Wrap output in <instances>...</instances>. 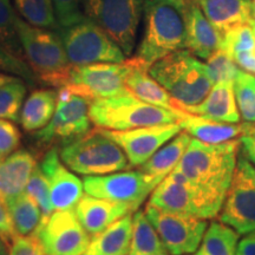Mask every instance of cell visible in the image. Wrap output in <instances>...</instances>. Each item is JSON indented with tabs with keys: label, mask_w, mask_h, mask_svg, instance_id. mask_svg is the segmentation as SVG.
<instances>
[{
	"label": "cell",
	"mask_w": 255,
	"mask_h": 255,
	"mask_svg": "<svg viewBox=\"0 0 255 255\" xmlns=\"http://www.w3.org/2000/svg\"><path fill=\"white\" fill-rule=\"evenodd\" d=\"M26 92V82L19 77L0 87V119L18 122Z\"/></svg>",
	"instance_id": "obj_33"
},
{
	"label": "cell",
	"mask_w": 255,
	"mask_h": 255,
	"mask_svg": "<svg viewBox=\"0 0 255 255\" xmlns=\"http://www.w3.org/2000/svg\"><path fill=\"white\" fill-rule=\"evenodd\" d=\"M237 255H255V231L245 234L239 241Z\"/></svg>",
	"instance_id": "obj_43"
},
{
	"label": "cell",
	"mask_w": 255,
	"mask_h": 255,
	"mask_svg": "<svg viewBox=\"0 0 255 255\" xmlns=\"http://www.w3.org/2000/svg\"><path fill=\"white\" fill-rule=\"evenodd\" d=\"M178 1H181V2H184V4H187L188 1H190V0H178Z\"/></svg>",
	"instance_id": "obj_48"
},
{
	"label": "cell",
	"mask_w": 255,
	"mask_h": 255,
	"mask_svg": "<svg viewBox=\"0 0 255 255\" xmlns=\"http://www.w3.org/2000/svg\"><path fill=\"white\" fill-rule=\"evenodd\" d=\"M252 5V14H253V19H255V0H251Z\"/></svg>",
	"instance_id": "obj_46"
},
{
	"label": "cell",
	"mask_w": 255,
	"mask_h": 255,
	"mask_svg": "<svg viewBox=\"0 0 255 255\" xmlns=\"http://www.w3.org/2000/svg\"><path fill=\"white\" fill-rule=\"evenodd\" d=\"M251 26H252V28H253L254 34H255V19H253V20L251 21Z\"/></svg>",
	"instance_id": "obj_47"
},
{
	"label": "cell",
	"mask_w": 255,
	"mask_h": 255,
	"mask_svg": "<svg viewBox=\"0 0 255 255\" xmlns=\"http://www.w3.org/2000/svg\"><path fill=\"white\" fill-rule=\"evenodd\" d=\"M40 169L50 184L52 206L56 210L75 209L84 196L83 180L63 163L57 146H51L41 159Z\"/></svg>",
	"instance_id": "obj_17"
},
{
	"label": "cell",
	"mask_w": 255,
	"mask_h": 255,
	"mask_svg": "<svg viewBox=\"0 0 255 255\" xmlns=\"http://www.w3.org/2000/svg\"><path fill=\"white\" fill-rule=\"evenodd\" d=\"M59 155L70 170L85 176H101L129 168L124 151L97 128L64 144Z\"/></svg>",
	"instance_id": "obj_6"
},
{
	"label": "cell",
	"mask_w": 255,
	"mask_h": 255,
	"mask_svg": "<svg viewBox=\"0 0 255 255\" xmlns=\"http://www.w3.org/2000/svg\"><path fill=\"white\" fill-rule=\"evenodd\" d=\"M73 210L90 237L103 232L117 220L135 212L132 207L127 203L114 202L88 194L82 197Z\"/></svg>",
	"instance_id": "obj_19"
},
{
	"label": "cell",
	"mask_w": 255,
	"mask_h": 255,
	"mask_svg": "<svg viewBox=\"0 0 255 255\" xmlns=\"http://www.w3.org/2000/svg\"><path fill=\"white\" fill-rule=\"evenodd\" d=\"M187 4L178 0H144V32L135 57L151 66L169 53L186 49Z\"/></svg>",
	"instance_id": "obj_2"
},
{
	"label": "cell",
	"mask_w": 255,
	"mask_h": 255,
	"mask_svg": "<svg viewBox=\"0 0 255 255\" xmlns=\"http://www.w3.org/2000/svg\"><path fill=\"white\" fill-rule=\"evenodd\" d=\"M206 64L208 65L214 83L227 81L234 82L238 72L240 71V68L234 62V59L221 47L212 53V56L207 59Z\"/></svg>",
	"instance_id": "obj_36"
},
{
	"label": "cell",
	"mask_w": 255,
	"mask_h": 255,
	"mask_svg": "<svg viewBox=\"0 0 255 255\" xmlns=\"http://www.w3.org/2000/svg\"><path fill=\"white\" fill-rule=\"evenodd\" d=\"M178 123L182 130L187 131L194 138L209 144H220V143L233 141L246 131V122H216L188 113H184L182 120Z\"/></svg>",
	"instance_id": "obj_24"
},
{
	"label": "cell",
	"mask_w": 255,
	"mask_h": 255,
	"mask_svg": "<svg viewBox=\"0 0 255 255\" xmlns=\"http://www.w3.org/2000/svg\"><path fill=\"white\" fill-rule=\"evenodd\" d=\"M149 73L176 101L178 110L201 103L215 84L208 65L186 49L158 59Z\"/></svg>",
	"instance_id": "obj_3"
},
{
	"label": "cell",
	"mask_w": 255,
	"mask_h": 255,
	"mask_svg": "<svg viewBox=\"0 0 255 255\" xmlns=\"http://www.w3.org/2000/svg\"><path fill=\"white\" fill-rule=\"evenodd\" d=\"M17 77V76L13 75H9V73H4V72H0V87L6 84V83L13 81V79Z\"/></svg>",
	"instance_id": "obj_44"
},
{
	"label": "cell",
	"mask_w": 255,
	"mask_h": 255,
	"mask_svg": "<svg viewBox=\"0 0 255 255\" xmlns=\"http://www.w3.org/2000/svg\"><path fill=\"white\" fill-rule=\"evenodd\" d=\"M15 9L11 0H0V45L18 58L25 60V55L17 31Z\"/></svg>",
	"instance_id": "obj_32"
},
{
	"label": "cell",
	"mask_w": 255,
	"mask_h": 255,
	"mask_svg": "<svg viewBox=\"0 0 255 255\" xmlns=\"http://www.w3.org/2000/svg\"><path fill=\"white\" fill-rule=\"evenodd\" d=\"M64 47L73 66L95 63H122L126 55L102 28L85 17L79 23L60 28Z\"/></svg>",
	"instance_id": "obj_9"
},
{
	"label": "cell",
	"mask_w": 255,
	"mask_h": 255,
	"mask_svg": "<svg viewBox=\"0 0 255 255\" xmlns=\"http://www.w3.org/2000/svg\"><path fill=\"white\" fill-rule=\"evenodd\" d=\"M5 203L17 235L26 237L37 231L41 222V210L26 191L11 197Z\"/></svg>",
	"instance_id": "obj_29"
},
{
	"label": "cell",
	"mask_w": 255,
	"mask_h": 255,
	"mask_svg": "<svg viewBox=\"0 0 255 255\" xmlns=\"http://www.w3.org/2000/svg\"><path fill=\"white\" fill-rule=\"evenodd\" d=\"M89 115L96 128L105 130H131L136 128L177 123L182 120L184 111L173 110L148 104L131 94L98 98L90 103Z\"/></svg>",
	"instance_id": "obj_5"
},
{
	"label": "cell",
	"mask_w": 255,
	"mask_h": 255,
	"mask_svg": "<svg viewBox=\"0 0 255 255\" xmlns=\"http://www.w3.org/2000/svg\"><path fill=\"white\" fill-rule=\"evenodd\" d=\"M240 141L209 144L191 138L174 170L184 175L222 208L237 167Z\"/></svg>",
	"instance_id": "obj_1"
},
{
	"label": "cell",
	"mask_w": 255,
	"mask_h": 255,
	"mask_svg": "<svg viewBox=\"0 0 255 255\" xmlns=\"http://www.w3.org/2000/svg\"><path fill=\"white\" fill-rule=\"evenodd\" d=\"M144 213L170 255L195 253L208 227L205 219L171 214L150 205L145 206Z\"/></svg>",
	"instance_id": "obj_14"
},
{
	"label": "cell",
	"mask_w": 255,
	"mask_h": 255,
	"mask_svg": "<svg viewBox=\"0 0 255 255\" xmlns=\"http://www.w3.org/2000/svg\"><path fill=\"white\" fill-rule=\"evenodd\" d=\"M233 88L240 116L245 122L255 123V75L240 69Z\"/></svg>",
	"instance_id": "obj_34"
},
{
	"label": "cell",
	"mask_w": 255,
	"mask_h": 255,
	"mask_svg": "<svg viewBox=\"0 0 255 255\" xmlns=\"http://www.w3.org/2000/svg\"><path fill=\"white\" fill-rule=\"evenodd\" d=\"M15 237H17V233L14 231V226L11 216H9L7 206L0 196V238L9 247V245H11V242L13 241Z\"/></svg>",
	"instance_id": "obj_41"
},
{
	"label": "cell",
	"mask_w": 255,
	"mask_h": 255,
	"mask_svg": "<svg viewBox=\"0 0 255 255\" xmlns=\"http://www.w3.org/2000/svg\"><path fill=\"white\" fill-rule=\"evenodd\" d=\"M17 31L25 60L37 81L51 88L65 87L72 65L60 34L53 30L32 26L20 18L17 19Z\"/></svg>",
	"instance_id": "obj_4"
},
{
	"label": "cell",
	"mask_w": 255,
	"mask_h": 255,
	"mask_svg": "<svg viewBox=\"0 0 255 255\" xmlns=\"http://www.w3.org/2000/svg\"><path fill=\"white\" fill-rule=\"evenodd\" d=\"M0 255H8V246L1 238H0Z\"/></svg>",
	"instance_id": "obj_45"
},
{
	"label": "cell",
	"mask_w": 255,
	"mask_h": 255,
	"mask_svg": "<svg viewBox=\"0 0 255 255\" xmlns=\"http://www.w3.org/2000/svg\"><path fill=\"white\" fill-rule=\"evenodd\" d=\"M180 110L216 122L239 123L241 119L231 81L215 83L201 103L190 107H180Z\"/></svg>",
	"instance_id": "obj_20"
},
{
	"label": "cell",
	"mask_w": 255,
	"mask_h": 255,
	"mask_svg": "<svg viewBox=\"0 0 255 255\" xmlns=\"http://www.w3.org/2000/svg\"><path fill=\"white\" fill-rule=\"evenodd\" d=\"M97 129L122 149L128 158L129 168L141 167L162 145L182 131L178 122L136 128L122 131L105 130L101 128Z\"/></svg>",
	"instance_id": "obj_16"
},
{
	"label": "cell",
	"mask_w": 255,
	"mask_h": 255,
	"mask_svg": "<svg viewBox=\"0 0 255 255\" xmlns=\"http://www.w3.org/2000/svg\"><path fill=\"white\" fill-rule=\"evenodd\" d=\"M8 255H46L37 238L32 235H17L9 245Z\"/></svg>",
	"instance_id": "obj_40"
},
{
	"label": "cell",
	"mask_w": 255,
	"mask_h": 255,
	"mask_svg": "<svg viewBox=\"0 0 255 255\" xmlns=\"http://www.w3.org/2000/svg\"><path fill=\"white\" fill-rule=\"evenodd\" d=\"M15 9L26 23L46 30H59L52 0H13Z\"/></svg>",
	"instance_id": "obj_31"
},
{
	"label": "cell",
	"mask_w": 255,
	"mask_h": 255,
	"mask_svg": "<svg viewBox=\"0 0 255 255\" xmlns=\"http://www.w3.org/2000/svg\"><path fill=\"white\" fill-rule=\"evenodd\" d=\"M91 102L66 85L60 88L56 113L46 127L33 133L36 142L41 146L64 145L88 133L92 124L89 115Z\"/></svg>",
	"instance_id": "obj_10"
},
{
	"label": "cell",
	"mask_w": 255,
	"mask_h": 255,
	"mask_svg": "<svg viewBox=\"0 0 255 255\" xmlns=\"http://www.w3.org/2000/svg\"><path fill=\"white\" fill-rule=\"evenodd\" d=\"M37 167L33 154L26 149H19L0 162V196L7 201L23 193L32 171Z\"/></svg>",
	"instance_id": "obj_22"
},
{
	"label": "cell",
	"mask_w": 255,
	"mask_h": 255,
	"mask_svg": "<svg viewBox=\"0 0 255 255\" xmlns=\"http://www.w3.org/2000/svg\"><path fill=\"white\" fill-rule=\"evenodd\" d=\"M132 237V213L91 237L83 255H127Z\"/></svg>",
	"instance_id": "obj_25"
},
{
	"label": "cell",
	"mask_w": 255,
	"mask_h": 255,
	"mask_svg": "<svg viewBox=\"0 0 255 255\" xmlns=\"http://www.w3.org/2000/svg\"><path fill=\"white\" fill-rule=\"evenodd\" d=\"M207 19L220 33L253 20L251 0H197Z\"/></svg>",
	"instance_id": "obj_23"
},
{
	"label": "cell",
	"mask_w": 255,
	"mask_h": 255,
	"mask_svg": "<svg viewBox=\"0 0 255 255\" xmlns=\"http://www.w3.org/2000/svg\"><path fill=\"white\" fill-rule=\"evenodd\" d=\"M190 139L191 137L189 133L182 130L174 138H171V141H168L164 145H162L144 164L138 167V169L159 183L178 164L189 145Z\"/></svg>",
	"instance_id": "obj_27"
},
{
	"label": "cell",
	"mask_w": 255,
	"mask_h": 255,
	"mask_svg": "<svg viewBox=\"0 0 255 255\" xmlns=\"http://www.w3.org/2000/svg\"><path fill=\"white\" fill-rule=\"evenodd\" d=\"M186 49L201 59H208L220 49L222 34L213 26L201 9L197 0H190L184 6Z\"/></svg>",
	"instance_id": "obj_18"
},
{
	"label": "cell",
	"mask_w": 255,
	"mask_h": 255,
	"mask_svg": "<svg viewBox=\"0 0 255 255\" xmlns=\"http://www.w3.org/2000/svg\"><path fill=\"white\" fill-rule=\"evenodd\" d=\"M131 65V59H128L122 63L73 66L66 87L91 101L130 94L126 88V78Z\"/></svg>",
	"instance_id": "obj_12"
},
{
	"label": "cell",
	"mask_w": 255,
	"mask_h": 255,
	"mask_svg": "<svg viewBox=\"0 0 255 255\" xmlns=\"http://www.w3.org/2000/svg\"><path fill=\"white\" fill-rule=\"evenodd\" d=\"M33 235L46 255H83L91 240L73 209L53 212Z\"/></svg>",
	"instance_id": "obj_15"
},
{
	"label": "cell",
	"mask_w": 255,
	"mask_h": 255,
	"mask_svg": "<svg viewBox=\"0 0 255 255\" xmlns=\"http://www.w3.org/2000/svg\"><path fill=\"white\" fill-rule=\"evenodd\" d=\"M219 220L240 235L255 231V168L241 151Z\"/></svg>",
	"instance_id": "obj_11"
},
{
	"label": "cell",
	"mask_w": 255,
	"mask_h": 255,
	"mask_svg": "<svg viewBox=\"0 0 255 255\" xmlns=\"http://www.w3.org/2000/svg\"><path fill=\"white\" fill-rule=\"evenodd\" d=\"M83 13L130 56L135 47L144 0H82Z\"/></svg>",
	"instance_id": "obj_7"
},
{
	"label": "cell",
	"mask_w": 255,
	"mask_h": 255,
	"mask_svg": "<svg viewBox=\"0 0 255 255\" xmlns=\"http://www.w3.org/2000/svg\"><path fill=\"white\" fill-rule=\"evenodd\" d=\"M58 91L53 89H38L24 102L20 111L21 127L26 132H36L50 123L56 113Z\"/></svg>",
	"instance_id": "obj_26"
},
{
	"label": "cell",
	"mask_w": 255,
	"mask_h": 255,
	"mask_svg": "<svg viewBox=\"0 0 255 255\" xmlns=\"http://www.w3.org/2000/svg\"><path fill=\"white\" fill-rule=\"evenodd\" d=\"M21 135L14 122L0 119V162L18 150Z\"/></svg>",
	"instance_id": "obj_39"
},
{
	"label": "cell",
	"mask_w": 255,
	"mask_h": 255,
	"mask_svg": "<svg viewBox=\"0 0 255 255\" xmlns=\"http://www.w3.org/2000/svg\"><path fill=\"white\" fill-rule=\"evenodd\" d=\"M239 235L221 221H212L194 255H237Z\"/></svg>",
	"instance_id": "obj_30"
},
{
	"label": "cell",
	"mask_w": 255,
	"mask_h": 255,
	"mask_svg": "<svg viewBox=\"0 0 255 255\" xmlns=\"http://www.w3.org/2000/svg\"><path fill=\"white\" fill-rule=\"evenodd\" d=\"M83 184L88 195L127 203L136 212L158 183L137 169L101 176H85Z\"/></svg>",
	"instance_id": "obj_13"
},
{
	"label": "cell",
	"mask_w": 255,
	"mask_h": 255,
	"mask_svg": "<svg viewBox=\"0 0 255 255\" xmlns=\"http://www.w3.org/2000/svg\"><path fill=\"white\" fill-rule=\"evenodd\" d=\"M52 4L60 28L71 26L85 18L79 6L81 0H52Z\"/></svg>",
	"instance_id": "obj_38"
},
{
	"label": "cell",
	"mask_w": 255,
	"mask_h": 255,
	"mask_svg": "<svg viewBox=\"0 0 255 255\" xmlns=\"http://www.w3.org/2000/svg\"><path fill=\"white\" fill-rule=\"evenodd\" d=\"M25 191L39 206L41 210V222L46 221L53 213L55 208H53L52 201H51L49 181H47L46 176L41 171L39 165H37L34 170L32 171L30 180H28L26 188H25Z\"/></svg>",
	"instance_id": "obj_35"
},
{
	"label": "cell",
	"mask_w": 255,
	"mask_h": 255,
	"mask_svg": "<svg viewBox=\"0 0 255 255\" xmlns=\"http://www.w3.org/2000/svg\"><path fill=\"white\" fill-rule=\"evenodd\" d=\"M130 59H131L132 65L126 78L127 90L133 97L138 98L145 103L173 110L175 113H182L178 110L176 101L157 81L151 77L149 73L150 66L146 65L137 57H132Z\"/></svg>",
	"instance_id": "obj_21"
},
{
	"label": "cell",
	"mask_w": 255,
	"mask_h": 255,
	"mask_svg": "<svg viewBox=\"0 0 255 255\" xmlns=\"http://www.w3.org/2000/svg\"><path fill=\"white\" fill-rule=\"evenodd\" d=\"M127 255H169L154 226L142 210H136L132 215L131 244Z\"/></svg>",
	"instance_id": "obj_28"
},
{
	"label": "cell",
	"mask_w": 255,
	"mask_h": 255,
	"mask_svg": "<svg viewBox=\"0 0 255 255\" xmlns=\"http://www.w3.org/2000/svg\"><path fill=\"white\" fill-rule=\"evenodd\" d=\"M0 71L17 76V77L24 79L28 85H32V87L36 85L38 82L26 60L12 55L1 45H0Z\"/></svg>",
	"instance_id": "obj_37"
},
{
	"label": "cell",
	"mask_w": 255,
	"mask_h": 255,
	"mask_svg": "<svg viewBox=\"0 0 255 255\" xmlns=\"http://www.w3.org/2000/svg\"><path fill=\"white\" fill-rule=\"evenodd\" d=\"M148 205L162 212L205 220L216 218L221 210V207L176 170L152 190Z\"/></svg>",
	"instance_id": "obj_8"
},
{
	"label": "cell",
	"mask_w": 255,
	"mask_h": 255,
	"mask_svg": "<svg viewBox=\"0 0 255 255\" xmlns=\"http://www.w3.org/2000/svg\"><path fill=\"white\" fill-rule=\"evenodd\" d=\"M246 131L240 136V146H242V154L246 156L248 161L255 165V123L246 122Z\"/></svg>",
	"instance_id": "obj_42"
}]
</instances>
